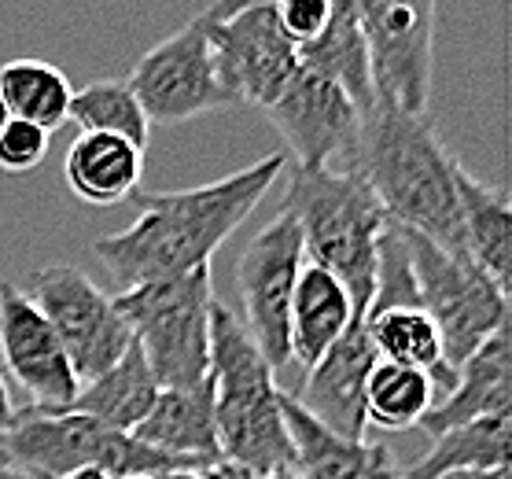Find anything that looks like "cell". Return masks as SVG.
Listing matches in <instances>:
<instances>
[{"mask_svg":"<svg viewBox=\"0 0 512 479\" xmlns=\"http://www.w3.org/2000/svg\"><path fill=\"white\" fill-rule=\"evenodd\" d=\"M288 155L273 152L247 170L177 192H133L140 207L137 222L122 233L100 236L93 244L107 277L118 292L185 277L192 269L210 266V255L255 214L280 174Z\"/></svg>","mask_w":512,"mask_h":479,"instance_id":"cell-1","label":"cell"},{"mask_svg":"<svg viewBox=\"0 0 512 479\" xmlns=\"http://www.w3.org/2000/svg\"><path fill=\"white\" fill-rule=\"evenodd\" d=\"M457 159L443 148L428 115L373 100L361 111L354 174L369 185L387 222L424 236L457 258H472L454 185Z\"/></svg>","mask_w":512,"mask_h":479,"instance_id":"cell-2","label":"cell"},{"mask_svg":"<svg viewBox=\"0 0 512 479\" xmlns=\"http://www.w3.org/2000/svg\"><path fill=\"white\" fill-rule=\"evenodd\" d=\"M210 387L222 465L247 479H266L295 465L273 369L225 303H210Z\"/></svg>","mask_w":512,"mask_h":479,"instance_id":"cell-3","label":"cell"},{"mask_svg":"<svg viewBox=\"0 0 512 479\" xmlns=\"http://www.w3.org/2000/svg\"><path fill=\"white\" fill-rule=\"evenodd\" d=\"M288 185L280 214H291L310 262L347 288L354 317H365L376 288V258L387 214L354 170L284 166Z\"/></svg>","mask_w":512,"mask_h":479,"instance_id":"cell-4","label":"cell"},{"mask_svg":"<svg viewBox=\"0 0 512 479\" xmlns=\"http://www.w3.org/2000/svg\"><path fill=\"white\" fill-rule=\"evenodd\" d=\"M210 266L115 295V310L163 391H188L210 376Z\"/></svg>","mask_w":512,"mask_h":479,"instance_id":"cell-5","label":"cell"},{"mask_svg":"<svg viewBox=\"0 0 512 479\" xmlns=\"http://www.w3.org/2000/svg\"><path fill=\"white\" fill-rule=\"evenodd\" d=\"M0 454L34 479H59L74 468H100L111 479L126 476H163L177 468H192L188 461L148 450L133 435L104 428L93 417L70 413V409H19L15 424L0 439Z\"/></svg>","mask_w":512,"mask_h":479,"instance_id":"cell-6","label":"cell"},{"mask_svg":"<svg viewBox=\"0 0 512 479\" xmlns=\"http://www.w3.org/2000/svg\"><path fill=\"white\" fill-rule=\"evenodd\" d=\"M398 240L406 247L413 288H417L420 310L435 321L443 336V362L457 376V369L472 354L509 328V295L490 281L472 258H457L443 247H435L424 236L398 229Z\"/></svg>","mask_w":512,"mask_h":479,"instance_id":"cell-7","label":"cell"},{"mask_svg":"<svg viewBox=\"0 0 512 479\" xmlns=\"http://www.w3.org/2000/svg\"><path fill=\"white\" fill-rule=\"evenodd\" d=\"M23 292L59 336L78 384L96 380L129 351L133 336L118 317L115 299L85 269L45 266L26 277Z\"/></svg>","mask_w":512,"mask_h":479,"instance_id":"cell-8","label":"cell"},{"mask_svg":"<svg viewBox=\"0 0 512 479\" xmlns=\"http://www.w3.org/2000/svg\"><path fill=\"white\" fill-rule=\"evenodd\" d=\"M439 0H354L376 100L428 115L431 41Z\"/></svg>","mask_w":512,"mask_h":479,"instance_id":"cell-9","label":"cell"},{"mask_svg":"<svg viewBox=\"0 0 512 479\" xmlns=\"http://www.w3.org/2000/svg\"><path fill=\"white\" fill-rule=\"evenodd\" d=\"M126 82L137 96L144 118L159 122V126H174V122L236 107V96L225 89L210 41L196 19L155 48H148Z\"/></svg>","mask_w":512,"mask_h":479,"instance_id":"cell-10","label":"cell"},{"mask_svg":"<svg viewBox=\"0 0 512 479\" xmlns=\"http://www.w3.org/2000/svg\"><path fill=\"white\" fill-rule=\"evenodd\" d=\"M303 233L291 214H277L266 229L251 236L236 262V288L244 299V328L255 347L277 373L291 362L288 351V314L299 269L306 262Z\"/></svg>","mask_w":512,"mask_h":479,"instance_id":"cell-11","label":"cell"},{"mask_svg":"<svg viewBox=\"0 0 512 479\" xmlns=\"http://www.w3.org/2000/svg\"><path fill=\"white\" fill-rule=\"evenodd\" d=\"M196 23L207 34L218 74L236 104H255L266 111L299 71V48L280 30L273 4H255L218 23L196 15Z\"/></svg>","mask_w":512,"mask_h":479,"instance_id":"cell-12","label":"cell"},{"mask_svg":"<svg viewBox=\"0 0 512 479\" xmlns=\"http://www.w3.org/2000/svg\"><path fill=\"white\" fill-rule=\"evenodd\" d=\"M266 118L295 155V166L354 170L361 111L336 82L299 67L284 93L266 107Z\"/></svg>","mask_w":512,"mask_h":479,"instance_id":"cell-13","label":"cell"},{"mask_svg":"<svg viewBox=\"0 0 512 479\" xmlns=\"http://www.w3.org/2000/svg\"><path fill=\"white\" fill-rule=\"evenodd\" d=\"M0 351L15 384L34 398V409H67L78 395L59 336L19 284H0Z\"/></svg>","mask_w":512,"mask_h":479,"instance_id":"cell-14","label":"cell"},{"mask_svg":"<svg viewBox=\"0 0 512 479\" xmlns=\"http://www.w3.org/2000/svg\"><path fill=\"white\" fill-rule=\"evenodd\" d=\"M376 362H380V354L369 339L365 317H354L347 332L325 351V358L314 369H306L303 384L299 391H291V398L321 428L358 443L365 435V384H369Z\"/></svg>","mask_w":512,"mask_h":479,"instance_id":"cell-15","label":"cell"},{"mask_svg":"<svg viewBox=\"0 0 512 479\" xmlns=\"http://www.w3.org/2000/svg\"><path fill=\"white\" fill-rule=\"evenodd\" d=\"M280 409H284V428L295 450L291 472L299 479H402V468L384 443L339 439L328 428H321L291 398V391L280 395Z\"/></svg>","mask_w":512,"mask_h":479,"instance_id":"cell-16","label":"cell"},{"mask_svg":"<svg viewBox=\"0 0 512 479\" xmlns=\"http://www.w3.org/2000/svg\"><path fill=\"white\" fill-rule=\"evenodd\" d=\"M129 435L148 446V450H159L166 457L196 465L199 472H210L214 465H222L210 376L199 387H188V391H163L159 402L152 406V413Z\"/></svg>","mask_w":512,"mask_h":479,"instance_id":"cell-17","label":"cell"},{"mask_svg":"<svg viewBox=\"0 0 512 479\" xmlns=\"http://www.w3.org/2000/svg\"><path fill=\"white\" fill-rule=\"evenodd\" d=\"M509 328H501L498 336H490L461 369H457L454 391L435 402V406L420 417V432L439 439L450 428H461L479 417H498L509 413L512 391H509Z\"/></svg>","mask_w":512,"mask_h":479,"instance_id":"cell-18","label":"cell"},{"mask_svg":"<svg viewBox=\"0 0 512 479\" xmlns=\"http://www.w3.org/2000/svg\"><path fill=\"white\" fill-rule=\"evenodd\" d=\"M350 321H354V303L347 288L328 269L303 262L288 314V351L303 365V373L325 358V351L347 332Z\"/></svg>","mask_w":512,"mask_h":479,"instance_id":"cell-19","label":"cell"},{"mask_svg":"<svg viewBox=\"0 0 512 479\" xmlns=\"http://www.w3.org/2000/svg\"><path fill=\"white\" fill-rule=\"evenodd\" d=\"M365 328L373 339L380 362L406 365L431 376V387H439L443 398L454 391L457 376L443 362V336L420 303H369Z\"/></svg>","mask_w":512,"mask_h":479,"instance_id":"cell-20","label":"cell"},{"mask_svg":"<svg viewBox=\"0 0 512 479\" xmlns=\"http://www.w3.org/2000/svg\"><path fill=\"white\" fill-rule=\"evenodd\" d=\"M140 174H144V152L107 133H78V141L70 144L63 159L70 192L89 207L126 203L133 192H140Z\"/></svg>","mask_w":512,"mask_h":479,"instance_id":"cell-21","label":"cell"},{"mask_svg":"<svg viewBox=\"0 0 512 479\" xmlns=\"http://www.w3.org/2000/svg\"><path fill=\"white\" fill-rule=\"evenodd\" d=\"M457 203H461V225H465L468 255L501 292L512 288V214L505 188H490L472 177L465 166H454Z\"/></svg>","mask_w":512,"mask_h":479,"instance_id":"cell-22","label":"cell"},{"mask_svg":"<svg viewBox=\"0 0 512 479\" xmlns=\"http://www.w3.org/2000/svg\"><path fill=\"white\" fill-rule=\"evenodd\" d=\"M159 395H163V387L152 376L140 347L129 343V351L111 369H104L96 380L78 387V395H74V402L67 409L70 413H82V417H93L104 428H115V432L129 435L152 413Z\"/></svg>","mask_w":512,"mask_h":479,"instance_id":"cell-23","label":"cell"},{"mask_svg":"<svg viewBox=\"0 0 512 479\" xmlns=\"http://www.w3.org/2000/svg\"><path fill=\"white\" fill-rule=\"evenodd\" d=\"M299 67L321 74L328 82H336L354 100L358 111L373 104V71H369V52H365V37H361L354 0H336L325 30L310 45L299 48Z\"/></svg>","mask_w":512,"mask_h":479,"instance_id":"cell-24","label":"cell"},{"mask_svg":"<svg viewBox=\"0 0 512 479\" xmlns=\"http://www.w3.org/2000/svg\"><path fill=\"white\" fill-rule=\"evenodd\" d=\"M509 413L479 417L431 439V450L409 465L402 479H439L446 472H494L509 468Z\"/></svg>","mask_w":512,"mask_h":479,"instance_id":"cell-25","label":"cell"},{"mask_svg":"<svg viewBox=\"0 0 512 479\" xmlns=\"http://www.w3.org/2000/svg\"><path fill=\"white\" fill-rule=\"evenodd\" d=\"M70 78L45 59H12L0 67V104L30 126L59 129L70 115Z\"/></svg>","mask_w":512,"mask_h":479,"instance_id":"cell-26","label":"cell"},{"mask_svg":"<svg viewBox=\"0 0 512 479\" xmlns=\"http://www.w3.org/2000/svg\"><path fill=\"white\" fill-rule=\"evenodd\" d=\"M67 118L78 122L82 133L122 137V141H129L140 152H144V144L152 137V122L144 118L126 78H96V82L74 89Z\"/></svg>","mask_w":512,"mask_h":479,"instance_id":"cell-27","label":"cell"},{"mask_svg":"<svg viewBox=\"0 0 512 479\" xmlns=\"http://www.w3.org/2000/svg\"><path fill=\"white\" fill-rule=\"evenodd\" d=\"M431 406H435V387L428 373L376 362L365 384V424H376L384 432H409Z\"/></svg>","mask_w":512,"mask_h":479,"instance_id":"cell-28","label":"cell"},{"mask_svg":"<svg viewBox=\"0 0 512 479\" xmlns=\"http://www.w3.org/2000/svg\"><path fill=\"white\" fill-rule=\"evenodd\" d=\"M48 137L45 129L30 126L23 118H8V126L0 129V170L8 174H30L48 159Z\"/></svg>","mask_w":512,"mask_h":479,"instance_id":"cell-29","label":"cell"},{"mask_svg":"<svg viewBox=\"0 0 512 479\" xmlns=\"http://www.w3.org/2000/svg\"><path fill=\"white\" fill-rule=\"evenodd\" d=\"M336 0H273V12H277L280 30L291 37V45L303 48L310 45L332 19Z\"/></svg>","mask_w":512,"mask_h":479,"instance_id":"cell-30","label":"cell"},{"mask_svg":"<svg viewBox=\"0 0 512 479\" xmlns=\"http://www.w3.org/2000/svg\"><path fill=\"white\" fill-rule=\"evenodd\" d=\"M15 413H19V409L12 406L8 384H4V376H0V439H4V435H8V428L15 424Z\"/></svg>","mask_w":512,"mask_h":479,"instance_id":"cell-31","label":"cell"},{"mask_svg":"<svg viewBox=\"0 0 512 479\" xmlns=\"http://www.w3.org/2000/svg\"><path fill=\"white\" fill-rule=\"evenodd\" d=\"M439 479H509V468H494V472H446Z\"/></svg>","mask_w":512,"mask_h":479,"instance_id":"cell-32","label":"cell"},{"mask_svg":"<svg viewBox=\"0 0 512 479\" xmlns=\"http://www.w3.org/2000/svg\"><path fill=\"white\" fill-rule=\"evenodd\" d=\"M0 479H34V476H30V472H23V468L12 461V457L0 454Z\"/></svg>","mask_w":512,"mask_h":479,"instance_id":"cell-33","label":"cell"},{"mask_svg":"<svg viewBox=\"0 0 512 479\" xmlns=\"http://www.w3.org/2000/svg\"><path fill=\"white\" fill-rule=\"evenodd\" d=\"M59 479H111L107 472H100V468H74V472H67V476Z\"/></svg>","mask_w":512,"mask_h":479,"instance_id":"cell-34","label":"cell"},{"mask_svg":"<svg viewBox=\"0 0 512 479\" xmlns=\"http://www.w3.org/2000/svg\"><path fill=\"white\" fill-rule=\"evenodd\" d=\"M155 479H207V472H192V468H177V472H163Z\"/></svg>","mask_w":512,"mask_h":479,"instance_id":"cell-35","label":"cell"},{"mask_svg":"<svg viewBox=\"0 0 512 479\" xmlns=\"http://www.w3.org/2000/svg\"><path fill=\"white\" fill-rule=\"evenodd\" d=\"M8 118H12V115H8V107H4V104H0V129H4V126H8Z\"/></svg>","mask_w":512,"mask_h":479,"instance_id":"cell-36","label":"cell"},{"mask_svg":"<svg viewBox=\"0 0 512 479\" xmlns=\"http://www.w3.org/2000/svg\"><path fill=\"white\" fill-rule=\"evenodd\" d=\"M266 479H299V476H295V472L288 468V472H277V476H266Z\"/></svg>","mask_w":512,"mask_h":479,"instance_id":"cell-37","label":"cell"},{"mask_svg":"<svg viewBox=\"0 0 512 479\" xmlns=\"http://www.w3.org/2000/svg\"><path fill=\"white\" fill-rule=\"evenodd\" d=\"M126 479H155V476H126Z\"/></svg>","mask_w":512,"mask_h":479,"instance_id":"cell-38","label":"cell"}]
</instances>
